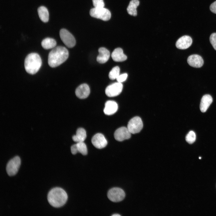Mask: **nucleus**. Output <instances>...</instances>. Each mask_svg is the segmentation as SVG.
<instances>
[{"instance_id":"423d86ee","label":"nucleus","mask_w":216,"mask_h":216,"mask_svg":"<svg viewBox=\"0 0 216 216\" xmlns=\"http://www.w3.org/2000/svg\"><path fill=\"white\" fill-rule=\"evenodd\" d=\"M107 197L111 201L118 202L122 201L125 196L124 191L119 188H113L110 189L107 193Z\"/></svg>"},{"instance_id":"ddd939ff","label":"nucleus","mask_w":216,"mask_h":216,"mask_svg":"<svg viewBox=\"0 0 216 216\" xmlns=\"http://www.w3.org/2000/svg\"><path fill=\"white\" fill-rule=\"evenodd\" d=\"M187 62L190 66L196 68L201 67L204 63L202 58L200 56L196 54L189 56L188 58Z\"/></svg>"},{"instance_id":"a211bd4d","label":"nucleus","mask_w":216,"mask_h":216,"mask_svg":"<svg viewBox=\"0 0 216 216\" xmlns=\"http://www.w3.org/2000/svg\"><path fill=\"white\" fill-rule=\"evenodd\" d=\"M112 58L115 62H122L126 60L127 56L123 53V50L120 48L115 49L111 54Z\"/></svg>"},{"instance_id":"aec40b11","label":"nucleus","mask_w":216,"mask_h":216,"mask_svg":"<svg viewBox=\"0 0 216 216\" xmlns=\"http://www.w3.org/2000/svg\"><path fill=\"white\" fill-rule=\"evenodd\" d=\"M86 137L85 130L82 128H80L76 131V134L72 136L73 140L76 142H83Z\"/></svg>"},{"instance_id":"7c9ffc66","label":"nucleus","mask_w":216,"mask_h":216,"mask_svg":"<svg viewBox=\"0 0 216 216\" xmlns=\"http://www.w3.org/2000/svg\"><path fill=\"white\" fill-rule=\"evenodd\" d=\"M201 157H199V159H201Z\"/></svg>"},{"instance_id":"2eb2a0df","label":"nucleus","mask_w":216,"mask_h":216,"mask_svg":"<svg viewBox=\"0 0 216 216\" xmlns=\"http://www.w3.org/2000/svg\"><path fill=\"white\" fill-rule=\"evenodd\" d=\"M71 151L73 154L80 152L83 155H86L88 152L86 146L84 142H77L73 145L71 147Z\"/></svg>"},{"instance_id":"c85d7f7f","label":"nucleus","mask_w":216,"mask_h":216,"mask_svg":"<svg viewBox=\"0 0 216 216\" xmlns=\"http://www.w3.org/2000/svg\"><path fill=\"white\" fill-rule=\"evenodd\" d=\"M210 9L212 13L216 14V1L211 4Z\"/></svg>"},{"instance_id":"cd10ccee","label":"nucleus","mask_w":216,"mask_h":216,"mask_svg":"<svg viewBox=\"0 0 216 216\" xmlns=\"http://www.w3.org/2000/svg\"><path fill=\"white\" fill-rule=\"evenodd\" d=\"M128 77V74L127 73H124L120 74L116 79L118 82H123L126 80Z\"/></svg>"},{"instance_id":"5701e85b","label":"nucleus","mask_w":216,"mask_h":216,"mask_svg":"<svg viewBox=\"0 0 216 216\" xmlns=\"http://www.w3.org/2000/svg\"><path fill=\"white\" fill-rule=\"evenodd\" d=\"M41 45L43 48L48 50L55 47L56 45V42L53 38H47L42 41Z\"/></svg>"},{"instance_id":"412c9836","label":"nucleus","mask_w":216,"mask_h":216,"mask_svg":"<svg viewBox=\"0 0 216 216\" xmlns=\"http://www.w3.org/2000/svg\"><path fill=\"white\" fill-rule=\"evenodd\" d=\"M139 4L140 2L138 0H131L127 8L128 14L131 16H136L137 15L136 8Z\"/></svg>"},{"instance_id":"a878e982","label":"nucleus","mask_w":216,"mask_h":216,"mask_svg":"<svg viewBox=\"0 0 216 216\" xmlns=\"http://www.w3.org/2000/svg\"><path fill=\"white\" fill-rule=\"evenodd\" d=\"M92 3L95 8H101L104 7V3L103 0H92Z\"/></svg>"},{"instance_id":"1a4fd4ad","label":"nucleus","mask_w":216,"mask_h":216,"mask_svg":"<svg viewBox=\"0 0 216 216\" xmlns=\"http://www.w3.org/2000/svg\"><path fill=\"white\" fill-rule=\"evenodd\" d=\"M123 87V85L121 82L114 83L106 87L105 90V94L109 97L116 96L121 93Z\"/></svg>"},{"instance_id":"f8f14e48","label":"nucleus","mask_w":216,"mask_h":216,"mask_svg":"<svg viewBox=\"0 0 216 216\" xmlns=\"http://www.w3.org/2000/svg\"><path fill=\"white\" fill-rule=\"evenodd\" d=\"M192 43V38L188 35H184L179 38L177 41L176 45L179 49L184 50L189 47Z\"/></svg>"},{"instance_id":"9d476101","label":"nucleus","mask_w":216,"mask_h":216,"mask_svg":"<svg viewBox=\"0 0 216 216\" xmlns=\"http://www.w3.org/2000/svg\"><path fill=\"white\" fill-rule=\"evenodd\" d=\"M131 133L127 128L122 127L117 129L114 133L115 139L118 141L128 139L131 137Z\"/></svg>"},{"instance_id":"b1692460","label":"nucleus","mask_w":216,"mask_h":216,"mask_svg":"<svg viewBox=\"0 0 216 216\" xmlns=\"http://www.w3.org/2000/svg\"><path fill=\"white\" fill-rule=\"evenodd\" d=\"M120 71L119 67L116 66L113 68L109 73V78L111 80L116 79L120 75Z\"/></svg>"},{"instance_id":"bb28decb","label":"nucleus","mask_w":216,"mask_h":216,"mask_svg":"<svg viewBox=\"0 0 216 216\" xmlns=\"http://www.w3.org/2000/svg\"><path fill=\"white\" fill-rule=\"evenodd\" d=\"M209 40L213 47L216 50V33H213L211 35Z\"/></svg>"},{"instance_id":"6e6552de","label":"nucleus","mask_w":216,"mask_h":216,"mask_svg":"<svg viewBox=\"0 0 216 216\" xmlns=\"http://www.w3.org/2000/svg\"><path fill=\"white\" fill-rule=\"evenodd\" d=\"M143 126V123L141 118L138 116H136L129 121L127 128L131 134H135L140 132Z\"/></svg>"},{"instance_id":"c756f323","label":"nucleus","mask_w":216,"mask_h":216,"mask_svg":"<svg viewBox=\"0 0 216 216\" xmlns=\"http://www.w3.org/2000/svg\"><path fill=\"white\" fill-rule=\"evenodd\" d=\"M112 216H120V214H114L112 215Z\"/></svg>"},{"instance_id":"f257e3e1","label":"nucleus","mask_w":216,"mask_h":216,"mask_svg":"<svg viewBox=\"0 0 216 216\" xmlns=\"http://www.w3.org/2000/svg\"><path fill=\"white\" fill-rule=\"evenodd\" d=\"M69 56L67 49L62 46L54 48L49 54L48 64L52 68L56 67L65 62Z\"/></svg>"},{"instance_id":"393cba45","label":"nucleus","mask_w":216,"mask_h":216,"mask_svg":"<svg viewBox=\"0 0 216 216\" xmlns=\"http://www.w3.org/2000/svg\"><path fill=\"white\" fill-rule=\"evenodd\" d=\"M196 139V134L194 131L192 130L189 132L185 137L186 141L190 144L193 143L195 141Z\"/></svg>"},{"instance_id":"7ed1b4c3","label":"nucleus","mask_w":216,"mask_h":216,"mask_svg":"<svg viewBox=\"0 0 216 216\" xmlns=\"http://www.w3.org/2000/svg\"><path fill=\"white\" fill-rule=\"evenodd\" d=\"M42 65L40 56L36 53H32L26 57L24 61L25 70L28 73L34 74L39 70Z\"/></svg>"},{"instance_id":"f3484780","label":"nucleus","mask_w":216,"mask_h":216,"mask_svg":"<svg viewBox=\"0 0 216 216\" xmlns=\"http://www.w3.org/2000/svg\"><path fill=\"white\" fill-rule=\"evenodd\" d=\"M98 51L99 54L97 58V61L101 64L106 62L110 56L109 51L105 48L103 47L99 48Z\"/></svg>"},{"instance_id":"4be33fe9","label":"nucleus","mask_w":216,"mask_h":216,"mask_svg":"<svg viewBox=\"0 0 216 216\" xmlns=\"http://www.w3.org/2000/svg\"><path fill=\"white\" fill-rule=\"evenodd\" d=\"M38 15L40 20L44 22L48 21L49 13L47 8L44 6H41L38 9Z\"/></svg>"},{"instance_id":"0eeeda50","label":"nucleus","mask_w":216,"mask_h":216,"mask_svg":"<svg viewBox=\"0 0 216 216\" xmlns=\"http://www.w3.org/2000/svg\"><path fill=\"white\" fill-rule=\"evenodd\" d=\"M60 38L64 44L69 48L75 46L76 40L73 35L65 29H62L59 32Z\"/></svg>"},{"instance_id":"39448f33","label":"nucleus","mask_w":216,"mask_h":216,"mask_svg":"<svg viewBox=\"0 0 216 216\" xmlns=\"http://www.w3.org/2000/svg\"><path fill=\"white\" fill-rule=\"evenodd\" d=\"M21 164V160L18 156H16L7 163L6 171L10 176H13L17 173Z\"/></svg>"},{"instance_id":"dca6fc26","label":"nucleus","mask_w":216,"mask_h":216,"mask_svg":"<svg viewBox=\"0 0 216 216\" xmlns=\"http://www.w3.org/2000/svg\"><path fill=\"white\" fill-rule=\"evenodd\" d=\"M118 109V104L116 102L112 100H108L105 103L104 112L105 114L110 115L116 112Z\"/></svg>"},{"instance_id":"20e7f679","label":"nucleus","mask_w":216,"mask_h":216,"mask_svg":"<svg viewBox=\"0 0 216 216\" xmlns=\"http://www.w3.org/2000/svg\"><path fill=\"white\" fill-rule=\"evenodd\" d=\"M89 14L92 17L104 21L109 20L111 17L110 11L108 9L104 7L94 8L90 10Z\"/></svg>"},{"instance_id":"6ab92c4d","label":"nucleus","mask_w":216,"mask_h":216,"mask_svg":"<svg viewBox=\"0 0 216 216\" xmlns=\"http://www.w3.org/2000/svg\"><path fill=\"white\" fill-rule=\"evenodd\" d=\"M212 96L209 94H206L203 96L200 102V109L203 112H206L212 102Z\"/></svg>"},{"instance_id":"f03ea898","label":"nucleus","mask_w":216,"mask_h":216,"mask_svg":"<svg viewBox=\"0 0 216 216\" xmlns=\"http://www.w3.org/2000/svg\"><path fill=\"white\" fill-rule=\"evenodd\" d=\"M47 200L52 206L59 208L63 206L66 202L68 195L65 190L59 187L51 189L47 195Z\"/></svg>"},{"instance_id":"9b49d317","label":"nucleus","mask_w":216,"mask_h":216,"mask_svg":"<svg viewBox=\"0 0 216 216\" xmlns=\"http://www.w3.org/2000/svg\"><path fill=\"white\" fill-rule=\"evenodd\" d=\"M92 142L95 148L98 149L104 148L107 144L104 136L101 133H97L94 135L92 138Z\"/></svg>"},{"instance_id":"4468645a","label":"nucleus","mask_w":216,"mask_h":216,"mask_svg":"<svg viewBox=\"0 0 216 216\" xmlns=\"http://www.w3.org/2000/svg\"><path fill=\"white\" fill-rule=\"evenodd\" d=\"M76 96L80 99H84L87 98L89 94L90 89L88 85L86 84L80 85L76 89Z\"/></svg>"}]
</instances>
